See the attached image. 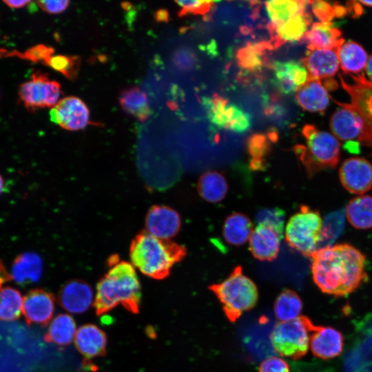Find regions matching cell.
I'll use <instances>...</instances> for the list:
<instances>
[{
	"mask_svg": "<svg viewBox=\"0 0 372 372\" xmlns=\"http://www.w3.org/2000/svg\"><path fill=\"white\" fill-rule=\"evenodd\" d=\"M311 274L324 293L343 297L354 292L366 280V257L347 243L318 248L311 256Z\"/></svg>",
	"mask_w": 372,
	"mask_h": 372,
	"instance_id": "obj_1",
	"label": "cell"
},
{
	"mask_svg": "<svg viewBox=\"0 0 372 372\" xmlns=\"http://www.w3.org/2000/svg\"><path fill=\"white\" fill-rule=\"evenodd\" d=\"M110 261V269L96 285V314H105L118 304L133 314L138 313L141 287L134 266L114 256Z\"/></svg>",
	"mask_w": 372,
	"mask_h": 372,
	"instance_id": "obj_2",
	"label": "cell"
},
{
	"mask_svg": "<svg viewBox=\"0 0 372 372\" xmlns=\"http://www.w3.org/2000/svg\"><path fill=\"white\" fill-rule=\"evenodd\" d=\"M186 254L184 246L157 238L146 231L135 237L130 248L132 265L143 274L156 280L167 277L173 266Z\"/></svg>",
	"mask_w": 372,
	"mask_h": 372,
	"instance_id": "obj_3",
	"label": "cell"
},
{
	"mask_svg": "<svg viewBox=\"0 0 372 372\" xmlns=\"http://www.w3.org/2000/svg\"><path fill=\"white\" fill-rule=\"evenodd\" d=\"M220 301L227 318L236 322L242 315L256 304L258 291L254 281L242 273L241 266L236 267L221 282L209 287Z\"/></svg>",
	"mask_w": 372,
	"mask_h": 372,
	"instance_id": "obj_4",
	"label": "cell"
},
{
	"mask_svg": "<svg viewBox=\"0 0 372 372\" xmlns=\"http://www.w3.org/2000/svg\"><path fill=\"white\" fill-rule=\"evenodd\" d=\"M302 132L306 146L297 145L295 152L308 174L312 175L322 169L335 167L340 156L339 140L332 134L321 131L313 125H306Z\"/></svg>",
	"mask_w": 372,
	"mask_h": 372,
	"instance_id": "obj_5",
	"label": "cell"
},
{
	"mask_svg": "<svg viewBox=\"0 0 372 372\" xmlns=\"http://www.w3.org/2000/svg\"><path fill=\"white\" fill-rule=\"evenodd\" d=\"M322 228L319 211L302 205L287 223L285 241L291 248L311 258L322 242Z\"/></svg>",
	"mask_w": 372,
	"mask_h": 372,
	"instance_id": "obj_6",
	"label": "cell"
},
{
	"mask_svg": "<svg viewBox=\"0 0 372 372\" xmlns=\"http://www.w3.org/2000/svg\"><path fill=\"white\" fill-rule=\"evenodd\" d=\"M316 327L310 318L302 315L290 321L278 322L270 335L271 345L282 357L300 359L307 353L311 335Z\"/></svg>",
	"mask_w": 372,
	"mask_h": 372,
	"instance_id": "obj_7",
	"label": "cell"
},
{
	"mask_svg": "<svg viewBox=\"0 0 372 372\" xmlns=\"http://www.w3.org/2000/svg\"><path fill=\"white\" fill-rule=\"evenodd\" d=\"M353 83H348L339 74L342 87L351 99L347 105L360 117L363 123V134L360 143L372 148V81L366 79L364 74L350 75Z\"/></svg>",
	"mask_w": 372,
	"mask_h": 372,
	"instance_id": "obj_8",
	"label": "cell"
},
{
	"mask_svg": "<svg viewBox=\"0 0 372 372\" xmlns=\"http://www.w3.org/2000/svg\"><path fill=\"white\" fill-rule=\"evenodd\" d=\"M61 85L49 79L48 74L37 71L30 80L20 85L19 96L25 108L34 112L39 108L53 107L59 101Z\"/></svg>",
	"mask_w": 372,
	"mask_h": 372,
	"instance_id": "obj_9",
	"label": "cell"
},
{
	"mask_svg": "<svg viewBox=\"0 0 372 372\" xmlns=\"http://www.w3.org/2000/svg\"><path fill=\"white\" fill-rule=\"evenodd\" d=\"M201 101L208 119L217 127L242 133L251 127V116L227 100L216 96H203Z\"/></svg>",
	"mask_w": 372,
	"mask_h": 372,
	"instance_id": "obj_10",
	"label": "cell"
},
{
	"mask_svg": "<svg viewBox=\"0 0 372 372\" xmlns=\"http://www.w3.org/2000/svg\"><path fill=\"white\" fill-rule=\"evenodd\" d=\"M339 179L349 193L363 195L372 189V164L362 157L348 158L340 165Z\"/></svg>",
	"mask_w": 372,
	"mask_h": 372,
	"instance_id": "obj_11",
	"label": "cell"
},
{
	"mask_svg": "<svg viewBox=\"0 0 372 372\" xmlns=\"http://www.w3.org/2000/svg\"><path fill=\"white\" fill-rule=\"evenodd\" d=\"M50 119L63 129L76 131L90 123V112L85 103L76 96L60 100L50 112Z\"/></svg>",
	"mask_w": 372,
	"mask_h": 372,
	"instance_id": "obj_12",
	"label": "cell"
},
{
	"mask_svg": "<svg viewBox=\"0 0 372 372\" xmlns=\"http://www.w3.org/2000/svg\"><path fill=\"white\" fill-rule=\"evenodd\" d=\"M54 309V295L42 289H32L23 298L22 313L28 325L47 326L53 316Z\"/></svg>",
	"mask_w": 372,
	"mask_h": 372,
	"instance_id": "obj_13",
	"label": "cell"
},
{
	"mask_svg": "<svg viewBox=\"0 0 372 372\" xmlns=\"http://www.w3.org/2000/svg\"><path fill=\"white\" fill-rule=\"evenodd\" d=\"M145 225L146 231L152 236L169 240L179 231L181 219L174 209L165 205H154L147 214Z\"/></svg>",
	"mask_w": 372,
	"mask_h": 372,
	"instance_id": "obj_14",
	"label": "cell"
},
{
	"mask_svg": "<svg viewBox=\"0 0 372 372\" xmlns=\"http://www.w3.org/2000/svg\"><path fill=\"white\" fill-rule=\"evenodd\" d=\"M341 107L332 114L329 121V127L332 134L342 141L358 142L363 134V123L355 112L347 103L337 102Z\"/></svg>",
	"mask_w": 372,
	"mask_h": 372,
	"instance_id": "obj_15",
	"label": "cell"
},
{
	"mask_svg": "<svg viewBox=\"0 0 372 372\" xmlns=\"http://www.w3.org/2000/svg\"><path fill=\"white\" fill-rule=\"evenodd\" d=\"M273 83L284 94L295 93L309 80V76L305 66L295 61H275Z\"/></svg>",
	"mask_w": 372,
	"mask_h": 372,
	"instance_id": "obj_16",
	"label": "cell"
},
{
	"mask_svg": "<svg viewBox=\"0 0 372 372\" xmlns=\"http://www.w3.org/2000/svg\"><path fill=\"white\" fill-rule=\"evenodd\" d=\"M92 296V288L86 282L72 280L61 288L58 301L61 307L68 312L80 314L90 308Z\"/></svg>",
	"mask_w": 372,
	"mask_h": 372,
	"instance_id": "obj_17",
	"label": "cell"
},
{
	"mask_svg": "<svg viewBox=\"0 0 372 372\" xmlns=\"http://www.w3.org/2000/svg\"><path fill=\"white\" fill-rule=\"evenodd\" d=\"M344 338L340 331L331 327L318 326L310 337L309 348L313 355L322 360L334 358L341 354Z\"/></svg>",
	"mask_w": 372,
	"mask_h": 372,
	"instance_id": "obj_18",
	"label": "cell"
},
{
	"mask_svg": "<svg viewBox=\"0 0 372 372\" xmlns=\"http://www.w3.org/2000/svg\"><path fill=\"white\" fill-rule=\"evenodd\" d=\"M107 335L93 324L81 326L76 332L74 343L77 350L86 358L85 364L90 365V360L106 354Z\"/></svg>",
	"mask_w": 372,
	"mask_h": 372,
	"instance_id": "obj_19",
	"label": "cell"
},
{
	"mask_svg": "<svg viewBox=\"0 0 372 372\" xmlns=\"http://www.w3.org/2000/svg\"><path fill=\"white\" fill-rule=\"evenodd\" d=\"M302 63L307 68L309 78L324 80L331 79L338 72L340 63L337 50H308Z\"/></svg>",
	"mask_w": 372,
	"mask_h": 372,
	"instance_id": "obj_20",
	"label": "cell"
},
{
	"mask_svg": "<svg viewBox=\"0 0 372 372\" xmlns=\"http://www.w3.org/2000/svg\"><path fill=\"white\" fill-rule=\"evenodd\" d=\"M281 239L271 228L258 225L249 238V250L259 260L272 261L278 256Z\"/></svg>",
	"mask_w": 372,
	"mask_h": 372,
	"instance_id": "obj_21",
	"label": "cell"
},
{
	"mask_svg": "<svg viewBox=\"0 0 372 372\" xmlns=\"http://www.w3.org/2000/svg\"><path fill=\"white\" fill-rule=\"evenodd\" d=\"M295 97L303 110L311 112H324L329 102L328 90L322 81L311 78L298 90Z\"/></svg>",
	"mask_w": 372,
	"mask_h": 372,
	"instance_id": "obj_22",
	"label": "cell"
},
{
	"mask_svg": "<svg viewBox=\"0 0 372 372\" xmlns=\"http://www.w3.org/2000/svg\"><path fill=\"white\" fill-rule=\"evenodd\" d=\"M341 31L331 22L314 23L304 38L309 42L308 50H338L344 43Z\"/></svg>",
	"mask_w": 372,
	"mask_h": 372,
	"instance_id": "obj_23",
	"label": "cell"
},
{
	"mask_svg": "<svg viewBox=\"0 0 372 372\" xmlns=\"http://www.w3.org/2000/svg\"><path fill=\"white\" fill-rule=\"evenodd\" d=\"M252 231L251 220L242 213H232L225 219L223 237L231 246L239 247L245 244L249 240Z\"/></svg>",
	"mask_w": 372,
	"mask_h": 372,
	"instance_id": "obj_24",
	"label": "cell"
},
{
	"mask_svg": "<svg viewBox=\"0 0 372 372\" xmlns=\"http://www.w3.org/2000/svg\"><path fill=\"white\" fill-rule=\"evenodd\" d=\"M200 196L208 203L223 200L228 192V183L224 174L218 171H207L202 174L197 183Z\"/></svg>",
	"mask_w": 372,
	"mask_h": 372,
	"instance_id": "obj_25",
	"label": "cell"
},
{
	"mask_svg": "<svg viewBox=\"0 0 372 372\" xmlns=\"http://www.w3.org/2000/svg\"><path fill=\"white\" fill-rule=\"evenodd\" d=\"M42 267L41 259L37 254H23L15 259L10 276L19 285L35 282L41 277Z\"/></svg>",
	"mask_w": 372,
	"mask_h": 372,
	"instance_id": "obj_26",
	"label": "cell"
},
{
	"mask_svg": "<svg viewBox=\"0 0 372 372\" xmlns=\"http://www.w3.org/2000/svg\"><path fill=\"white\" fill-rule=\"evenodd\" d=\"M345 215L350 225L357 229L372 228V196L363 194L350 200Z\"/></svg>",
	"mask_w": 372,
	"mask_h": 372,
	"instance_id": "obj_27",
	"label": "cell"
},
{
	"mask_svg": "<svg viewBox=\"0 0 372 372\" xmlns=\"http://www.w3.org/2000/svg\"><path fill=\"white\" fill-rule=\"evenodd\" d=\"M338 56L341 69L345 74H358L366 67L368 54L357 42H344L338 50Z\"/></svg>",
	"mask_w": 372,
	"mask_h": 372,
	"instance_id": "obj_28",
	"label": "cell"
},
{
	"mask_svg": "<svg viewBox=\"0 0 372 372\" xmlns=\"http://www.w3.org/2000/svg\"><path fill=\"white\" fill-rule=\"evenodd\" d=\"M119 103L125 112L141 122L147 121L151 115L147 96L138 87L123 90L119 96Z\"/></svg>",
	"mask_w": 372,
	"mask_h": 372,
	"instance_id": "obj_29",
	"label": "cell"
},
{
	"mask_svg": "<svg viewBox=\"0 0 372 372\" xmlns=\"http://www.w3.org/2000/svg\"><path fill=\"white\" fill-rule=\"evenodd\" d=\"M76 332V323L69 314L60 313L51 322L44 340L60 347L70 344L75 337Z\"/></svg>",
	"mask_w": 372,
	"mask_h": 372,
	"instance_id": "obj_30",
	"label": "cell"
},
{
	"mask_svg": "<svg viewBox=\"0 0 372 372\" xmlns=\"http://www.w3.org/2000/svg\"><path fill=\"white\" fill-rule=\"evenodd\" d=\"M310 21V14L304 11L280 24L271 27L275 32L278 40L284 42H296L304 37Z\"/></svg>",
	"mask_w": 372,
	"mask_h": 372,
	"instance_id": "obj_31",
	"label": "cell"
},
{
	"mask_svg": "<svg viewBox=\"0 0 372 372\" xmlns=\"http://www.w3.org/2000/svg\"><path fill=\"white\" fill-rule=\"evenodd\" d=\"M302 310V300L293 290H283L275 300L273 312L279 322H287L297 318L301 316Z\"/></svg>",
	"mask_w": 372,
	"mask_h": 372,
	"instance_id": "obj_32",
	"label": "cell"
},
{
	"mask_svg": "<svg viewBox=\"0 0 372 372\" xmlns=\"http://www.w3.org/2000/svg\"><path fill=\"white\" fill-rule=\"evenodd\" d=\"M308 1L278 0L265 2V8L268 17L271 23V26L280 24L293 16L304 12Z\"/></svg>",
	"mask_w": 372,
	"mask_h": 372,
	"instance_id": "obj_33",
	"label": "cell"
},
{
	"mask_svg": "<svg viewBox=\"0 0 372 372\" xmlns=\"http://www.w3.org/2000/svg\"><path fill=\"white\" fill-rule=\"evenodd\" d=\"M23 298L21 293L11 287L0 289V320H17L22 312Z\"/></svg>",
	"mask_w": 372,
	"mask_h": 372,
	"instance_id": "obj_34",
	"label": "cell"
},
{
	"mask_svg": "<svg viewBox=\"0 0 372 372\" xmlns=\"http://www.w3.org/2000/svg\"><path fill=\"white\" fill-rule=\"evenodd\" d=\"M269 138L257 134L249 138L247 152L249 155V166L254 171H262L267 167V156L270 150Z\"/></svg>",
	"mask_w": 372,
	"mask_h": 372,
	"instance_id": "obj_35",
	"label": "cell"
},
{
	"mask_svg": "<svg viewBox=\"0 0 372 372\" xmlns=\"http://www.w3.org/2000/svg\"><path fill=\"white\" fill-rule=\"evenodd\" d=\"M81 62V58L77 55L57 54L52 55L44 64L73 81L79 74Z\"/></svg>",
	"mask_w": 372,
	"mask_h": 372,
	"instance_id": "obj_36",
	"label": "cell"
},
{
	"mask_svg": "<svg viewBox=\"0 0 372 372\" xmlns=\"http://www.w3.org/2000/svg\"><path fill=\"white\" fill-rule=\"evenodd\" d=\"M256 220L273 229L282 239L285 227L284 210L278 207L265 208L257 212Z\"/></svg>",
	"mask_w": 372,
	"mask_h": 372,
	"instance_id": "obj_37",
	"label": "cell"
},
{
	"mask_svg": "<svg viewBox=\"0 0 372 372\" xmlns=\"http://www.w3.org/2000/svg\"><path fill=\"white\" fill-rule=\"evenodd\" d=\"M262 45H250L240 50L237 54L240 66L250 70H256L262 65Z\"/></svg>",
	"mask_w": 372,
	"mask_h": 372,
	"instance_id": "obj_38",
	"label": "cell"
},
{
	"mask_svg": "<svg viewBox=\"0 0 372 372\" xmlns=\"http://www.w3.org/2000/svg\"><path fill=\"white\" fill-rule=\"evenodd\" d=\"M54 52V49L44 44L34 45L25 51L23 53L12 52L14 56L27 59L34 63L45 62L50 58Z\"/></svg>",
	"mask_w": 372,
	"mask_h": 372,
	"instance_id": "obj_39",
	"label": "cell"
},
{
	"mask_svg": "<svg viewBox=\"0 0 372 372\" xmlns=\"http://www.w3.org/2000/svg\"><path fill=\"white\" fill-rule=\"evenodd\" d=\"M181 8L178 15L182 17L187 14H201L208 12L212 7L211 1H176Z\"/></svg>",
	"mask_w": 372,
	"mask_h": 372,
	"instance_id": "obj_40",
	"label": "cell"
},
{
	"mask_svg": "<svg viewBox=\"0 0 372 372\" xmlns=\"http://www.w3.org/2000/svg\"><path fill=\"white\" fill-rule=\"evenodd\" d=\"M311 10L320 22H331L335 17L334 6L324 1H309Z\"/></svg>",
	"mask_w": 372,
	"mask_h": 372,
	"instance_id": "obj_41",
	"label": "cell"
},
{
	"mask_svg": "<svg viewBox=\"0 0 372 372\" xmlns=\"http://www.w3.org/2000/svg\"><path fill=\"white\" fill-rule=\"evenodd\" d=\"M258 372H290L287 362L277 356H270L260 363Z\"/></svg>",
	"mask_w": 372,
	"mask_h": 372,
	"instance_id": "obj_42",
	"label": "cell"
},
{
	"mask_svg": "<svg viewBox=\"0 0 372 372\" xmlns=\"http://www.w3.org/2000/svg\"><path fill=\"white\" fill-rule=\"evenodd\" d=\"M37 4L43 10L50 14H59L65 11L69 4L68 1H37Z\"/></svg>",
	"mask_w": 372,
	"mask_h": 372,
	"instance_id": "obj_43",
	"label": "cell"
},
{
	"mask_svg": "<svg viewBox=\"0 0 372 372\" xmlns=\"http://www.w3.org/2000/svg\"><path fill=\"white\" fill-rule=\"evenodd\" d=\"M175 63L180 68L187 69L195 62L194 55L187 50H179L175 54Z\"/></svg>",
	"mask_w": 372,
	"mask_h": 372,
	"instance_id": "obj_44",
	"label": "cell"
},
{
	"mask_svg": "<svg viewBox=\"0 0 372 372\" xmlns=\"http://www.w3.org/2000/svg\"><path fill=\"white\" fill-rule=\"evenodd\" d=\"M3 3H6L8 7L11 8L18 9L21 8L28 3H30V1H3Z\"/></svg>",
	"mask_w": 372,
	"mask_h": 372,
	"instance_id": "obj_45",
	"label": "cell"
},
{
	"mask_svg": "<svg viewBox=\"0 0 372 372\" xmlns=\"http://www.w3.org/2000/svg\"><path fill=\"white\" fill-rule=\"evenodd\" d=\"M349 3V5H347V7L353 8V9L349 10V12H353L355 16H359L362 14V8L359 1H350Z\"/></svg>",
	"mask_w": 372,
	"mask_h": 372,
	"instance_id": "obj_46",
	"label": "cell"
},
{
	"mask_svg": "<svg viewBox=\"0 0 372 372\" xmlns=\"http://www.w3.org/2000/svg\"><path fill=\"white\" fill-rule=\"evenodd\" d=\"M10 274L8 273L7 271L4 269L1 263H0V289L2 287V284L4 281L11 279Z\"/></svg>",
	"mask_w": 372,
	"mask_h": 372,
	"instance_id": "obj_47",
	"label": "cell"
},
{
	"mask_svg": "<svg viewBox=\"0 0 372 372\" xmlns=\"http://www.w3.org/2000/svg\"><path fill=\"white\" fill-rule=\"evenodd\" d=\"M365 70L369 78L368 79L372 81V54L368 58Z\"/></svg>",
	"mask_w": 372,
	"mask_h": 372,
	"instance_id": "obj_48",
	"label": "cell"
},
{
	"mask_svg": "<svg viewBox=\"0 0 372 372\" xmlns=\"http://www.w3.org/2000/svg\"><path fill=\"white\" fill-rule=\"evenodd\" d=\"M155 17L158 21H167L168 14L166 10H160L156 12Z\"/></svg>",
	"mask_w": 372,
	"mask_h": 372,
	"instance_id": "obj_49",
	"label": "cell"
},
{
	"mask_svg": "<svg viewBox=\"0 0 372 372\" xmlns=\"http://www.w3.org/2000/svg\"><path fill=\"white\" fill-rule=\"evenodd\" d=\"M4 180L2 177V176L0 174V195L2 194L3 189H4Z\"/></svg>",
	"mask_w": 372,
	"mask_h": 372,
	"instance_id": "obj_50",
	"label": "cell"
},
{
	"mask_svg": "<svg viewBox=\"0 0 372 372\" xmlns=\"http://www.w3.org/2000/svg\"><path fill=\"white\" fill-rule=\"evenodd\" d=\"M359 3L360 4H362L364 6H369V7H372V1H359Z\"/></svg>",
	"mask_w": 372,
	"mask_h": 372,
	"instance_id": "obj_51",
	"label": "cell"
}]
</instances>
